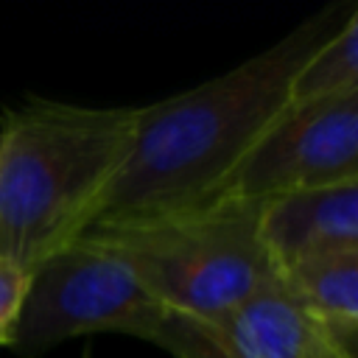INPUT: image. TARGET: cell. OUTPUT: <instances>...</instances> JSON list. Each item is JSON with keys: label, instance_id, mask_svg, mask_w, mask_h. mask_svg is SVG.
Listing matches in <instances>:
<instances>
[{"label": "cell", "instance_id": "obj_1", "mask_svg": "<svg viewBox=\"0 0 358 358\" xmlns=\"http://www.w3.org/2000/svg\"><path fill=\"white\" fill-rule=\"evenodd\" d=\"M355 3H333L238 67L134 112L129 145L76 232L157 218L213 199L257 134L291 101L302 62Z\"/></svg>", "mask_w": 358, "mask_h": 358}, {"label": "cell", "instance_id": "obj_2", "mask_svg": "<svg viewBox=\"0 0 358 358\" xmlns=\"http://www.w3.org/2000/svg\"><path fill=\"white\" fill-rule=\"evenodd\" d=\"M134 112L34 101L3 115L0 257L31 268L76 238L129 145Z\"/></svg>", "mask_w": 358, "mask_h": 358}, {"label": "cell", "instance_id": "obj_3", "mask_svg": "<svg viewBox=\"0 0 358 358\" xmlns=\"http://www.w3.org/2000/svg\"><path fill=\"white\" fill-rule=\"evenodd\" d=\"M260 201L213 196L157 218L92 229L140 285L168 310L215 322L277 271L260 232Z\"/></svg>", "mask_w": 358, "mask_h": 358}, {"label": "cell", "instance_id": "obj_4", "mask_svg": "<svg viewBox=\"0 0 358 358\" xmlns=\"http://www.w3.org/2000/svg\"><path fill=\"white\" fill-rule=\"evenodd\" d=\"M171 310L101 243L73 238L31 266L28 288L8 336L22 358L95 333H126L157 344Z\"/></svg>", "mask_w": 358, "mask_h": 358}, {"label": "cell", "instance_id": "obj_5", "mask_svg": "<svg viewBox=\"0 0 358 358\" xmlns=\"http://www.w3.org/2000/svg\"><path fill=\"white\" fill-rule=\"evenodd\" d=\"M358 182V90L288 101L215 196L266 201L280 193Z\"/></svg>", "mask_w": 358, "mask_h": 358}, {"label": "cell", "instance_id": "obj_6", "mask_svg": "<svg viewBox=\"0 0 358 358\" xmlns=\"http://www.w3.org/2000/svg\"><path fill=\"white\" fill-rule=\"evenodd\" d=\"M157 347L176 358H355L277 268L215 322L168 316Z\"/></svg>", "mask_w": 358, "mask_h": 358}, {"label": "cell", "instance_id": "obj_7", "mask_svg": "<svg viewBox=\"0 0 358 358\" xmlns=\"http://www.w3.org/2000/svg\"><path fill=\"white\" fill-rule=\"evenodd\" d=\"M257 232L280 271L319 255L358 249V182L266 199L260 201Z\"/></svg>", "mask_w": 358, "mask_h": 358}, {"label": "cell", "instance_id": "obj_8", "mask_svg": "<svg viewBox=\"0 0 358 358\" xmlns=\"http://www.w3.org/2000/svg\"><path fill=\"white\" fill-rule=\"evenodd\" d=\"M294 294L344 344L358 336V249L330 252L282 271Z\"/></svg>", "mask_w": 358, "mask_h": 358}, {"label": "cell", "instance_id": "obj_9", "mask_svg": "<svg viewBox=\"0 0 358 358\" xmlns=\"http://www.w3.org/2000/svg\"><path fill=\"white\" fill-rule=\"evenodd\" d=\"M358 90V8L296 70L291 101H316Z\"/></svg>", "mask_w": 358, "mask_h": 358}, {"label": "cell", "instance_id": "obj_10", "mask_svg": "<svg viewBox=\"0 0 358 358\" xmlns=\"http://www.w3.org/2000/svg\"><path fill=\"white\" fill-rule=\"evenodd\" d=\"M28 274L31 268H22L20 263L0 257V344H8L11 327L25 299Z\"/></svg>", "mask_w": 358, "mask_h": 358}]
</instances>
